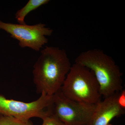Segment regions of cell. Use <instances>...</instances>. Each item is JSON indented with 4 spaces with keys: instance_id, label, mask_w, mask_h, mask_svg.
Segmentation results:
<instances>
[{
    "instance_id": "3",
    "label": "cell",
    "mask_w": 125,
    "mask_h": 125,
    "mask_svg": "<svg viewBox=\"0 0 125 125\" xmlns=\"http://www.w3.org/2000/svg\"><path fill=\"white\" fill-rule=\"evenodd\" d=\"M60 90L73 101L96 105L101 101L100 87L92 71L75 63L72 65Z\"/></svg>"
},
{
    "instance_id": "2",
    "label": "cell",
    "mask_w": 125,
    "mask_h": 125,
    "mask_svg": "<svg viewBox=\"0 0 125 125\" xmlns=\"http://www.w3.org/2000/svg\"><path fill=\"white\" fill-rule=\"evenodd\" d=\"M75 63L92 71L98 82L100 93L104 98L122 89V73L113 58L100 49L82 52Z\"/></svg>"
},
{
    "instance_id": "8",
    "label": "cell",
    "mask_w": 125,
    "mask_h": 125,
    "mask_svg": "<svg viewBox=\"0 0 125 125\" xmlns=\"http://www.w3.org/2000/svg\"><path fill=\"white\" fill-rule=\"evenodd\" d=\"M49 1V0H29L23 7L16 12L15 19L19 24H26L24 19L30 12L47 4Z\"/></svg>"
},
{
    "instance_id": "5",
    "label": "cell",
    "mask_w": 125,
    "mask_h": 125,
    "mask_svg": "<svg viewBox=\"0 0 125 125\" xmlns=\"http://www.w3.org/2000/svg\"><path fill=\"white\" fill-rule=\"evenodd\" d=\"M96 105L73 101L60 90L53 94L52 112L65 125H90Z\"/></svg>"
},
{
    "instance_id": "7",
    "label": "cell",
    "mask_w": 125,
    "mask_h": 125,
    "mask_svg": "<svg viewBox=\"0 0 125 125\" xmlns=\"http://www.w3.org/2000/svg\"><path fill=\"white\" fill-rule=\"evenodd\" d=\"M118 93L104 98L97 104L90 125H107L115 117L125 114V110L117 102Z\"/></svg>"
},
{
    "instance_id": "6",
    "label": "cell",
    "mask_w": 125,
    "mask_h": 125,
    "mask_svg": "<svg viewBox=\"0 0 125 125\" xmlns=\"http://www.w3.org/2000/svg\"><path fill=\"white\" fill-rule=\"evenodd\" d=\"M45 26L42 23L30 25L5 23L0 20V30L18 40L21 47L30 48L36 51H39L48 42L46 36H51L53 30Z\"/></svg>"
},
{
    "instance_id": "11",
    "label": "cell",
    "mask_w": 125,
    "mask_h": 125,
    "mask_svg": "<svg viewBox=\"0 0 125 125\" xmlns=\"http://www.w3.org/2000/svg\"><path fill=\"white\" fill-rule=\"evenodd\" d=\"M117 101L120 107L125 110V90L122 89L117 94Z\"/></svg>"
},
{
    "instance_id": "1",
    "label": "cell",
    "mask_w": 125,
    "mask_h": 125,
    "mask_svg": "<svg viewBox=\"0 0 125 125\" xmlns=\"http://www.w3.org/2000/svg\"><path fill=\"white\" fill-rule=\"evenodd\" d=\"M71 66L65 50L46 46L33 66V83L37 93L51 96L59 91Z\"/></svg>"
},
{
    "instance_id": "10",
    "label": "cell",
    "mask_w": 125,
    "mask_h": 125,
    "mask_svg": "<svg viewBox=\"0 0 125 125\" xmlns=\"http://www.w3.org/2000/svg\"><path fill=\"white\" fill-rule=\"evenodd\" d=\"M42 120L43 123L42 125H65L52 112L45 116Z\"/></svg>"
},
{
    "instance_id": "9",
    "label": "cell",
    "mask_w": 125,
    "mask_h": 125,
    "mask_svg": "<svg viewBox=\"0 0 125 125\" xmlns=\"http://www.w3.org/2000/svg\"><path fill=\"white\" fill-rule=\"evenodd\" d=\"M0 125H33L30 120L25 121L13 117L0 115Z\"/></svg>"
},
{
    "instance_id": "4",
    "label": "cell",
    "mask_w": 125,
    "mask_h": 125,
    "mask_svg": "<svg viewBox=\"0 0 125 125\" xmlns=\"http://www.w3.org/2000/svg\"><path fill=\"white\" fill-rule=\"evenodd\" d=\"M53 95L41 94L36 101L26 103L7 99L0 94V115L25 121L34 117L42 119L52 113Z\"/></svg>"
},
{
    "instance_id": "12",
    "label": "cell",
    "mask_w": 125,
    "mask_h": 125,
    "mask_svg": "<svg viewBox=\"0 0 125 125\" xmlns=\"http://www.w3.org/2000/svg\"><path fill=\"white\" fill-rule=\"evenodd\" d=\"M111 125V124H110V123H109V124H108V125Z\"/></svg>"
}]
</instances>
